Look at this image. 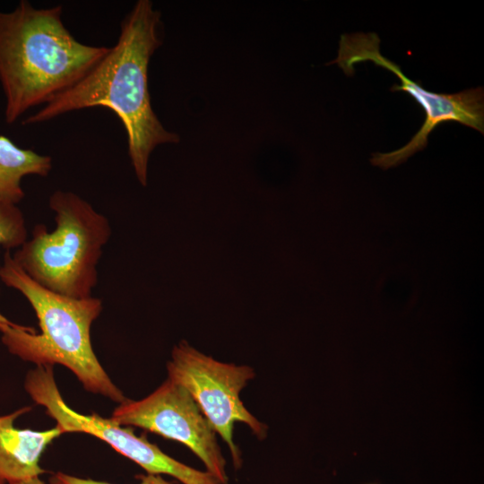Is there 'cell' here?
Masks as SVG:
<instances>
[{"instance_id":"6da1fadb","label":"cell","mask_w":484,"mask_h":484,"mask_svg":"<svg viewBox=\"0 0 484 484\" xmlns=\"http://www.w3.org/2000/svg\"><path fill=\"white\" fill-rule=\"evenodd\" d=\"M160 18L151 1L139 0L121 23L117 44L83 78L22 125L87 108H108L125 126L133 168L139 182L146 186L151 152L159 144L178 142V136L167 131L153 112L148 88L150 58L161 45Z\"/></svg>"},{"instance_id":"3957f363","label":"cell","mask_w":484,"mask_h":484,"mask_svg":"<svg viewBox=\"0 0 484 484\" xmlns=\"http://www.w3.org/2000/svg\"><path fill=\"white\" fill-rule=\"evenodd\" d=\"M0 280L30 302L40 333L13 324L4 328L2 342L9 352L37 366L62 365L95 394L122 403L126 400L94 353L91 328L102 310L99 298H73L52 292L32 281L5 251Z\"/></svg>"},{"instance_id":"ba28073f","label":"cell","mask_w":484,"mask_h":484,"mask_svg":"<svg viewBox=\"0 0 484 484\" xmlns=\"http://www.w3.org/2000/svg\"><path fill=\"white\" fill-rule=\"evenodd\" d=\"M24 388L31 399L46 409L65 433H85L108 444L117 453L132 460L149 474L169 475L183 484H192L194 468L169 456L144 436L97 413L84 415L72 410L64 401L56 385L52 366H37L25 377Z\"/></svg>"},{"instance_id":"8fae6325","label":"cell","mask_w":484,"mask_h":484,"mask_svg":"<svg viewBox=\"0 0 484 484\" xmlns=\"http://www.w3.org/2000/svg\"><path fill=\"white\" fill-rule=\"evenodd\" d=\"M28 239L23 214L16 203L0 199V246L10 251Z\"/></svg>"},{"instance_id":"2e32d148","label":"cell","mask_w":484,"mask_h":484,"mask_svg":"<svg viewBox=\"0 0 484 484\" xmlns=\"http://www.w3.org/2000/svg\"><path fill=\"white\" fill-rule=\"evenodd\" d=\"M370 484H376V483H370Z\"/></svg>"},{"instance_id":"9c48e42d","label":"cell","mask_w":484,"mask_h":484,"mask_svg":"<svg viewBox=\"0 0 484 484\" xmlns=\"http://www.w3.org/2000/svg\"><path fill=\"white\" fill-rule=\"evenodd\" d=\"M30 410V406L22 407L0 416V477L8 484L43 474L45 471L39 466L42 454L64 434L56 426L43 431L15 428V419Z\"/></svg>"},{"instance_id":"8992f818","label":"cell","mask_w":484,"mask_h":484,"mask_svg":"<svg viewBox=\"0 0 484 484\" xmlns=\"http://www.w3.org/2000/svg\"><path fill=\"white\" fill-rule=\"evenodd\" d=\"M168 378L184 387L217 435L228 445L234 467L242 465V455L233 439L236 422L244 423L258 439L265 438L267 427L244 405L240 393L255 376L246 365L224 363L181 341L167 363Z\"/></svg>"},{"instance_id":"7c38bea8","label":"cell","mask_w":484,"mask_h":484,"mask_svg":"<svg viewBox=\"0 0 484 484\" xmlns=\"http://www.w3.org/2000/svg\"><path fill=\"white\" fill-rule=\"evenodd\" d=\"M141 482L139 484H171L164 480L160 475L147 474L140 475ZM50 484H110L103 481L93 480L91 479H82L68 475L63 472H57L50 478Z\"/></svg>"},{"instance_id":"30bf717a","label":"cell","mask_w":484,"mask_h":484,"mask_svg":"<svg viewBox=\"0 0 484 484\" xmlns=\"http://www.w3.org/2000/svg\"><path fill=\"white\" fill-rule=\"evenodd\" d=\"M52 160L30 149H22L4 135H0V199L18 203L24 192L21 183L29 175L48 177Z\"/></svg>"},{"instance_id":"4fadbf2b","label":"cell","mask_w":484,"mask_h":484,"mask_svg":"<svg viewBox=\"0 0 484 484\" xmlns=\"http://www.w3.org/2000/svg\"><path fill=\"white\" fill-rule=\"evenodd\" d=\"M13 324L14 323L11 322L0 312V332H2L7 326L13 325Z\"/></svg>"},{"instance_id":"7a4b0ae2","label":"cell","mask_w":484,"mask_h":484,"mask_svg":"<svg viewBox=\"0 0 484 484\" xmlns=\"http://www.w3.org/2000/svg\"><path fill=\"white\" fill-rule=\"evenodd\" d=\"M62 12V5L38 9L27 0L0 12V84L8 124L70 89L110 48L79 42Z\"/></svg>"},{"instance_id":"5bb4252c","label":"cell","mask_w":484,"mask_h":484,"mask_svg":"<svg viewBox=\"0 0 484 484\" xmlns=\"http://www.w3.org/2000/svg\"><path fill=\"white\" fill-rule=\"evenodd\" d=\"M13 484H44V482L39 479V477H34Z\"/></svg>"},{"instance_id":"277c9868","label":"cell","mask_w":484,"mask_h":484,"mask_svg":"<svg viewBox=\"0 0 484 484\" xmlns=\"http://www.w3.org/2000/svg\"><path fill=\"white\" fill-rule=\"evenodd\" d=\"M48 204L56 227L39 224L13 259L41 287L73 298L91 297L97 266L111 236L108 219L73 192L57 190Z\"/></svg>"},{"instance_id":"52a82bcc","label":"cell","mask_w":484,"mask_h":484,"mask_svg":"<svg viewBox=\"0 0 484 484\" xmlns=\"http://www.w3.org/2000/svg\"><path fill=\"white\" fill-rule=\"evenodd\" d=\"M110 419L125 427H137L188 447L204 464L206 471L221 484H229L226 459L217 433L199 406L180 385L167 378L148 396L126 399Z\"/></svg>"},{"instance_id":"9a60e30c","label":"cell","mask_w":484,"mask_h":484,"mask_svg":"<svg viewBox=\"0 0 484 484\" xmlns=\"http://www.w3.org/2000/svg\"><path fill=\"white\" fill-rule=\"evenodd\" d=\"M5 483H6L5 480H3V479L0 477V484H5Z\"/></svg>"},{"instance_id":"5b68a950","label":"cell","mask_w":484,"mask_h":484,"mask_svg":"<svg viewBox=\"0 0 484 484\" xmlns=\"http://www.w3.org/2000/svg\"><path fill=\"white\" fill-rule=\"evenodd\" d=\"M362 62H372L395 74L402 83L394 84L391 91L407 92L425 112L424 123L408 143L387 153H374L370 160L373 165L387 169L406 161L426 148L429 134L445 122H457L483 134L484 94L481 87L456 93L429 91L408 78L397 64L381 54L376 33L342 34L338 56L330 64H337L346 75L350 76L354 74L355 65Z\"/></svg>"}]
</instances>
